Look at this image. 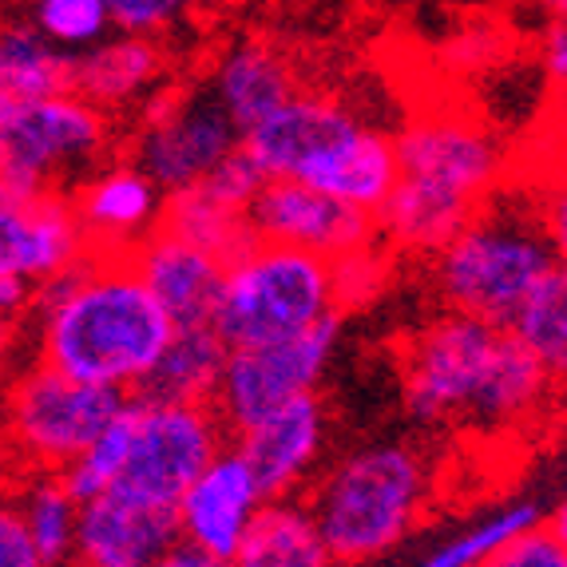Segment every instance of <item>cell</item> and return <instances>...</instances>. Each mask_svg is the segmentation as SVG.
<instances>
[{
    "label": "cell",
    "instance_id": "6da1fadb",
    "mask_svg": "<svg viewBox=\"0 0 567 567\" xmlns=\"http://www.w3.org/2000/svg\"><path fill=\"white\" fill-rule=\"evenodd\" d=\"M29 318L37 361L115 393H140L175 333L132 258L104 250H87L64 275L37 286Z\"/></svg>",
    "mask_w": 567,
    "mask_h": 567
},
{
    "label": "cell",
    "instance_id": "7a4b0ae2",
    "mask_svg": "<svg viewBox=\"0 0 567 567\" xmlns=\"http://www.w3.org/2000/svg\"><path fill=\"white\" fill-rule=\"evenodd\" d=\"M551 378L504 326L441 313L401 353V401L421 425L524 429L548 409Z\"/></svg>",
    "mask_w": 567,
    "mask_h": 567
},
{
    "label": "cell",
    "instance_id": "3957f363",
    "mask_svg": "<svg viewBox=\"0 0 567 567\" xmlns=\"http://www.w3.org/2000/svg\"><path fill=\"white\" fill-rule=\"evenodd\" d=\"M398 183L378 210V238L401 255H436L496 195L508 167L501 140L461 112H425L401 135Z\"/></svg>",
    "mask_w": 567,
    "mask_h": 567
},
{
    "label": "cell",
    "instance_id": "277c9868",
    "mask_svg": "<svg viewBox=\"0 0 567 567\" xmlns=\"http://www.w3.org/2000/svg\"><path fill=\"white\" fill-rule=\"evenodd\" d=\"M433 468L413 445H369L313 484L310 508L333 564H369L421 524Z\"/></svg>",
    "mask_w": 567,
    "mask_h": 567
},
{
    "label": "cell",
    "instance_id": "5b68a950",
    "mask_svg": "<svg viewBox=\"0 0 567 567\" xmlns=\"http://www.w3.org/2000/svg\"><path fill=\"white\" fill-rule=\"evenodd\" d=\"M556 266H564L559 230L488 199L433 255V282L445 310L504 326L524 293Z\"/></svg>",
    "mask_w": 567,
    "mask_h": 567
},
{
    "label": "cell",
    "instance_id": "8992f818",
    "mask_svg": "<svg viewBox=\"0 0 567 567\" xmlns=\"http://www.w3.org/2000/svg\"><path fill=\"white\" fill-rule=\"evenodd\" d=\"M333 313L330 258L255 238L223 270L210 326L227 350H246L298 338Z\"/></svg>",
    "mask_w": 567,
    "mask_h": 567
},
{
    "label": "cell",
    "instance_id": "52a82bcc",
    "mask_svg": "<svg viewBox=\"0 0 567 567\" xmlns=\"http://www.w3.org/2000/svg\"><path fill=\"white\" fill-rule=\"evenodd\" d=\"M127 393L84 385L60 369L32 361L0 393V436L24 473H60L112 421Z\"/></svg>",
    "mask_w": 567,
    "mask_h": 567
},
{
    "label": "cell",
    "instance_id": "ba28073f",
    "mask_svg": "<svg viewBox=\"0 0 567 567\" xmlns=\"http://www.w3.org/2000/svg\"><path fill=\"white\" fill-rule=\"evenodd\" d=\"M115 120L84 95L60 92L0 115V179L20 190L72 195L87 175L107 167Z\"/></svg>",
    "mask_w": 567,
    "mask_h": 567
},
{
    "label": "cell",
    "instance_id": "9c48e42d",
    "mask_svg": "<svg viewBox=\"0 0 567 567\" xmlns=\"http://www.w3.org/2000/svg\"><path fill=\"white\" fill-rule=\"evenodd\" d=\"M227 441V425L218 421L210 401L132 393V445H127L120 481L112 488L175 508L183 488Z\"/></svg>",
    "mask_w": 567,
    "mask_h": 567
},
{
    "label": "cell",
    "instance_id": "30bf717a",
    "mask_svg": "<svg viewBox=\"0 0 567 567\" xmlns=\"http://www.w3.org/2000/svg\"><path fill=\"white\" fill-rule=\"evenodd\" d=\"M238 132L230 115L218 107L210 87L195 92H159L140 107V132H135V167L152 175L163 195L199 183L210 167L227 159L238 147Z\"/></svg>",
    "mask_w": 567,
    "mask_h": 567
},
{
    "label": "cell",
    "instance_id": "8fae6325",
    "mask_svg": "<svg viewBox=\"0 0 567 567\" xmlns=\"http://www.w3.org/2000/svg\"><path fill=\"white\" fill-rule=\"evenodd\" d=\"M341 338V313L318 322L298 338L270 341V346H246L227 353V369L215 389V413L227 425V436L255 425L258 416L286 401L313 393L330 365Z\"/></svg>",
    "mask_w": 567,
    "mask_h": 567
},
{
    "label": "cell",
    "instance_id": "7c38bea8",
    "mask_svg": "<svg viewBox=\"0 0 567 567\" xmlns=\"http://www.w3.org/2000/svg\"><path fill=\"white\" fill-rule=\"evenodd\" d=\"M87 255L72 195L20 190L0 179V278L44 286Z\"/></svg>",
    "mask_w": 567,
    "mask_h": 567
},
{
    "label": "cell",
    "instance_id": "4fadbf2b",
    "mask_svg": "<svg viewBox=\"0 0 567 567\" xmlns=\"http://www.w3.org/2000/svg\"><path fill=\"white\" fill-rule=\"evenodd\" d=\"M246 227L262 243L298 246L318 258H338L378 243V218L298 179H266L246 207Z\"/></svg>",
    "mask_w": 567,
    "mask_h": 567
},
{
    "label": "cell",
    "instance_id": "5bb4252c",
    "mask_svg": "<svg viewBox=\"0 0 567 567\" xmlns=\"http://www.w3.org/2000/svg\"><path fill=\"white\" fill-rule=\"evenodd\" d=\"M262 504L266 496L258 488L255 473L246 468L238 449L227 441V445L203 464L199 476L183 488L179 501H175L179 544H190V548L230 559L238 548V539L246 536V528H250V520L258 516Z\"/></svg>",
    "mask_w": 567,
    "mask_h": 567
},
{
    "label": "cell",
    "instance_id": "9a60e30c",
    "mask_svg": "<svg viewBox=\"0 0 567 567\" xmlns=\"http://www.w3.org/2000/svg\"><path fill=\"white\" fill-rule=\"evenodd\" d=\"M322 441L326 413L313 393H302V398L270 409L266 416H258L255 425L235 433L238 456L255 473L266 501L298 496L306 488L310 473L318 468V456H322Z\"/></svg>",
    "mask_w": 567,
    "mask_h": 567
},
{
    "label": "cell",
    "instance_id": "2e32d148",
    "mask_svg": "<svg viewBox=\"0 0 567 567\" xmlns=\"http://www.w3.org/2000/svg\"><path fill=\"white\" fill-rule=\"evenodd\" d=\"M175 544V508L115 488L80 504L76 559L87 567H152Z\"/></svg>",
    "mask_w": 567,
    "mask_h": 567
},
{
    "label": "cell",
    "instance_id": "e0dca14e",
    "mask_svg": "<svg viewBox=\"0 0 567 567\" xmlns=\"http://www.w3.org/2000/svg\"><path fill=\"white\" fill-rule=\"evenodd\" d=\"M72 210L87 238V250L132 255L143 238L159 227L163 190L135 163H112L87 175L72 190Z\"/></svg>",
    "mask_w": 567,
    "mask_h": 567
},
{
    "label": "cell",
    "instance_id": "ac0fdd59",
    "mask_svg": "<svg viewBox=\"0 0 567 567\" xmlns=\"http://www.w3.org/2000/svg\"><path fill=\"white\" fill-rule=\"evenodd\" d=\"M358 115L346 104H338V100H330V95L293 92L282 107H275L255 127H246L238 147L255 159V167L262 171L266 179H298V171L313 155L330 147L350 127H358Z\"/></svg>",
    "mask_w": 567,
    "mask_h": 567
},
{
    "label": "cell",
    "instance_id": "d6986e66",
    "mask_svg": "<svg viewBox=\"0 0 567 567\" xmlns=\"http://www.w3.org/2000/svg\"><path fill=\"white\" fill-rule=\"evenodd\" d=\"M127 258L175 330L179 326H210L223 270H227L223 258L183 243L179 235H171L163 227H155Z\"/></svg>",
    "mask_w": 567,
    "mask_h": 567
},
{
    "label": "cell",
    "instance_id": "ffe728a7",
    "mask_svg": "<svg viewBox=\"0 0 567 567\" xmlns=\"http://www.w3.org/2000/svg\"><path fill=\"white\" fill-rule=\"evenodd\" d=\"M171 60L152 37H104L72 56V92L100 112H140L159 87H167Z\"/></svg>",
    "mask_w": 567,
    "mask_h": 567
},
{
    "label": "cell",
    "instance_id": "44dd1931",
    "mask_svg": "<svg viewBox=\"0 0 567 567\" xmlns=\"http://www.w3.org/2000/svg\"><path fill=\"white\" fill-rule=\"evenodd\" d=\"M298 183L322 190L330 199L358 207L365 215L378 218V210L385 207L389 190L398 183V152H393V135L378 132V127H350L346 135L322 147L302 171Z\"/></svg>",
    "mask_w": 567,
    "mask_h": 567
},
{
    "label": "cell",
    "instance_id": "7402d4cb",
    "mask_svg": "<svg viewBox=\"0 0 567 567\" xmlns=\"http://www.w3.org/2000/svg\"><path fill=\"white\" fill-rule=\"evenodd\" d=\"M207 87L218 100V107L230 115V123L238 132H246L275 107H282L298 92V80H293V68L286 64L282 52H275L262 40H243L218 56Z\"/></svg>",
    "mask_w": 567,
    "mask_h": 567
},
{
    "label": "cell",
    "instance_id": "603a6c76",
    "mask_svg": "<svg viewBox=\"0 0 567 567\" xmlns=\"http://www.w3.org/2000/svg\"><path fill=\"white\" fill-rule=\"evenodd\" d=\"M235 567H333L322 532L302 496H278L258 508L246 536L238 539Z\"/></svg>",
    "mask_w": 567,
    "mask_h": 567
},
{
    "label": "cell",
    "instance_id": "cb8c5ba5",
    "mask_svg": "<svg viewBox=\"0 0 567 567\" xmlns=\"http://www.w3.org/2000/svg\"><path fill=\"white\" fill-rule=\"evenodd\" d=\"M72 92V56L52 48L24 20H0V115Z\"/></svg>",
    "mask_w": 567,
    "mask_h": 567
},
{
    "label": "cell",
    "instance_id": "d4e9b609",
    "mask_svg": "<svg viewBox=\"0 0 567 567\" xmlns=\"http://www.w3.org/2000/svg\"><path fill=\"white\" fill-rule=\"evenodd\" d=\"M227 353V341L218 338L215 326H179L140 393L171 401H215Z\"/></svg>",
    "mask_w": 567,
    "mask_h": 567
},
{
    "label": "cell",
    "instance_id": "484cf974",
    "mask_svg": "<svg viewBox=\"0 0 567 567\" xmlns=\"http://www.w3.org/2000/svg\"><path fill=\"white\" fill-rule=\"evenodd\" d=\"M159 227L171 230V235H179L183 243L207 250V255L223 258V262H230L238 250H246V246L255 243V235L246 227V210L215 199L199 183L163 195Z\"/></svg>",
    "mask_w": 567,
    "mask_h": 567
},
{
    "label": "cell",
    "instance_id": "4316f807",
    "mask_svg": "<svg viewBox=\"0 0 567 567\" xmlns=\"http://www.w3.org/2000/svg\"><path fill=\"white\" fill-rule=\"evenodd\" d=\"M20 524L29 532L32 548L48 559V567H64L76 559L80 501L64 488L56 473H24L20 488H12Z\"/></svg>",
    "mask_w": 567,
    "mask_h": 567
},
{
    "label": "cell",
    "instance_id": "83f0119b",
    "mask_svg": "<svg viewBox=\"0 0 567 567\" xmlns=\"http://www.w3.org/2000/svg\"><path fill=\"white\" fill-rule=\"evenodd\" d=\"M504 330L520 341L524 350L548 369L551 378H564V365H567V278H564V266L548 270V275L524 293L520 306H516L512 318L504 322Z\"/></svg>",
    "mask_w": 567,
    "mask_h": 567
},
{
    "label": "cell",
    "instance_id": "f1b7e54d",
    "mask_svg": "<svg viewBox=\"0 0 567 567\" xmlns=\"http://www.w3.org/2000/svg\"><path fill=\"white\" fill-rule=\"evenodd\" d=\"M548 508L539 501H516L501 512H488L468 528L453 532L449 539H441L429 556H421L416 567H481L492 551H501L512 536H520L524 528H532L536 520H544Z\"/></svg>",
    "mask_w": 567,
    "mask_h": 567
},
{
    "label": "cell",
    "instance_id": "f546056e",
    "mask_svg": "<svg viewBox=\"0 0 567 567\" xmlns=\"http://www.w3.org/2000/svg\"><path fill=\"white\" fill-rule=\"evenodd\" d=\"M127 445H132V393L120 401L112 421L87 441L84 453H80L76 461H68L56 476L64 481V488L72 492L80 504L92 501V496H100V492H107L115 481H120Z\"/></svg>",
    "mask_w": 567,
    "mask_h": 567
},
{
    "label": "cell",
    "instance_id": "4dcf8cb0",
    "mask_svg": "<svg viewBox=\"0 0 567 567\" xmlns=\"http://www.w3.org/2000/svg\"><path fill=\"white\" fill-rule=\"evenodd\" d=\"M29 24L64 56L87 52L112 32L104 0H32Z\"/></svg>",
    "mask_w": 567,
    "mask_h": 567
},
{
    "label": "cell",
    "instance_id": "1f68e13d",
    "mask_svg": "<svg viewBox=\"0 0 567 567\" xmlns=\"http://www.w3.org/2000/svg\"><path fill=\"white\" fill-rule=\"evenodd\" d=\"M330 278H333V302H338V313L353 310V306H365L389 278L385 250H381L378 243H369V246L350 250V255L330 258Z\"/></svg>",
    "mask_w": 567,
    "mask_h": 567
},
{
    "label": "cell",
    "instance_id": "d6a6232c",
    "mask_svg": "<svg viewBox=\"0 0 567 567\" xmlns=\"http://www.w3.org/2000/svg\"><path fill=\"white\" fill-rule=\"evenodd\" d=\"M481 567H567L564 516H544L520 536H512L501 551H492Z\"/></svg>",
    "mask_w": 567,
    "mask_h": 567
},
{
    "label": "cell",
    "instance_id": "836d02e7",
    "mask_svg": "<svg viewBox=\"0 0 567 567\" xmlns=\"http://www.w3.org/2000/svg\"><path fill=\"white\" fill-rule=\"evenodd\" d=\"M195 0H104L112 32H127V37H152L159 40L171 32L183 17L190 12Z\"/></svg>",
    "mask_w": 567,
    "mask_h": 567
},
{
    "label": "cell",
    "instance_id": "e575fe53",
    "mask_svg": "<svg viewBox=\"0 0 567 567\" xmlns=\"http://www.w3.org/2000/svg\"><path fill=\"white\" fill-rule=\"evenodd\" d=\"M266 183V175L255 167V159L243 152V147H235V152L227 155V159L218 163V167H210L207 175L199 179L203 190H210L215 199L230 203V207L246 210L250 207V199L258 195V187Z\"/></svg>",
    "mask_w": 567,
    "mask_h": 567
},
{
    "label": "cell",
    "instance_id": "d590c367",
    "mask_svg": "<svg viewBox=\"0 0 567 567\" xmlns=\"http://www.w3.org/2000/svg\"><path fill=\"white\" fill-rule=\"evenodd\" d=\"M0 567H48V559L32 548L29 532L20 524L12 488H0Z\"/></svg>",
    "mask_w": 567,
    "mask_h": 567
},
{
    "label": "cell",
    "instance_id": "8d00e7d4",
    "mask_svg": "<svg viewBox=\"0 0 567 567\" xmlns=\"http://www.w3.org/2000/svg\"><path fill=\"white\" fill-rule=\"evenodd\" d=\"M539 64L551 76V84H564L567 80V24L564 17H556L544 32V48H539Z\"/></svg>",
    "mask_w": 567,
    "mask_h": 567
},
{
    "label": "cell",
    "instance_id": "74e56055",
    "mask_svg": "<svg viewBox=\"0 0 567 567\" xmlns=\"http://www.w3.org/2000/svg\"><path fill=\"white\" fill-rule=\"evenodd\" d=\"M32 302H37V286L20 282V278H0V313L12 322H29Z\"/></svg>",
    "mask_w": 567,
    "mask_h": 567
},
{
    "label": "cell",
    "instance_id": "f35d334b",
    "mask_svg": "<svg viewBox=\"0 0 567 567\" xmlns=\"http://www.w3.org/2000/svg\"><path fill=\"white\" fill-rule=\"evenodd\" d=\"M152 567H235L230 559L223 556H210V551L190 548V544H175L163 559H155Z\"/></svg>",
    "mask_w": 567,
    "mask_h": 567
},
{
    "label": "cell",
    "instance_id": "ab89813d",
    "mask_svg": "<svg viewBox=\"0 0 567 567\" xmlns=\"http://www.w3.org/2000/svg\"><path fill=\"white\" fill-rule=\"evenodd\" d=\"M17 341H20V322H12V318L0 313V381H4V373H9V365H12Z\"/></svg>",
    "mask_w": 567,
    "mask_h": 567
},
{
    "label": "cell",
    "instance_id": "60d3db41",
    "mask_svg": "<svg viewBox=\"0 0 567 567\" xmlns=\"http://www.w3.org/2000/svg\"><path fill=\"white\" fill-rule=\"evenodd\" d=\"M539 4H544L551 17H564V9H567V0H539Z\"/></svg>",
    "mask_w": 567,
    "mask_h": 567
},
{
    "label": "cell",
    "instance_id": "b9f144b4",
    "mask_svg": "<svg viewBox=\"0 0 567 567\" xmlns=\"http://www.w3.org/2000/svg\"><path fill=\"white\" fill-rule=\"evenodd\" d=\"M64 567H87V564H80V559H72V564H64Z\"/></svg>",
    "mask_w": 567,
    "mask_h": 567
},
{
    "label": "cell",
    "instance_id": "7bdbcfd3",
    "mask_svg": "<svg viewBox=\"0 0 567 567\" xmlns=\"http://www.w3.org/2000/svg\"><path fill=\"white\" fill-rule=\"evenodd\" d=\"M9 4H32V0H9Z\"/></svg>",
    "mask_w": 567,
    "mask_h": 567
}]
</instances>
